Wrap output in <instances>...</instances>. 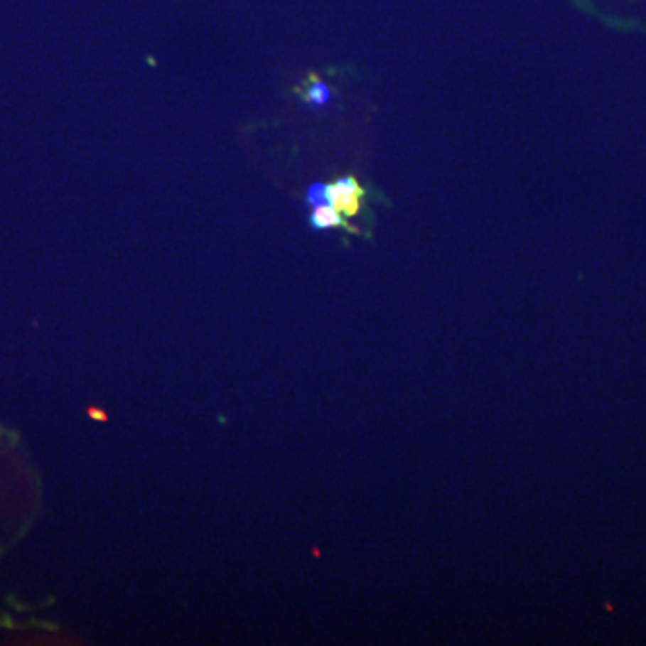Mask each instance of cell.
<instances>
[{"label": "cell", "instance_id": "obj_1", "mask_svg": "<svg viewBox=\"0 0 646 646\" xmlns=\"http://www.w3.org/2000/svg\"><path fill=\"white\" fill-rule=\"evenodd\" d=\"M365 194V189L359 185V182L354 176L338 178L333 185H329V198L330 205L336 208L345 217H354L357 215L361 208V196Z\"/></svg>", "mask_w": 646, "mask_h": 646}, {"label": "cell", "instance_id": "obj_2", "mask_svg": "<svg viewBox=\"0 0 646 646\" xmlns=\"http://www.w3.org/2000/svg\"><path fill=\"white\" fill-rule=\"evenodd\" d=\"M311 227L314 230H329V228L345 227L348 228L345 215L340 214L333 205H321V207L314 208V212L311 214Z\"/></svg>", "mask_w": 646, "mask_h": 646}, {"label": "cell", "instance_id": "obj_3", "mask_svg": "<svg viewBox=\"0 0 646 646\" xmlns=\"http://www.w3.org/2000/svg\"><path fill=\"white\" fill-rule=\"evenodd\" d=\"M306 99L309 104L313 106H323L329 102L330 99V90L323 81L318 80L316 76L311 77V87L307 88L306 92Z\"/></svg>", "mask_w": 646, "mask_h": 646}, {"label": "cell", "instance_id": "obj_4", "mask_svg": "<svg viewBox=\"0 0 646 646\" xmlns=\"http://www.w3.org/2000/svg\"><path fill=\"white\" fill-rule=\"evenodd\" d=\"M306 201H307V205H311V207H314V208L321 207V205H330L329 185H323V183H313V185L307 189Z\"/></svg>", "mask_w": 646, "mask_h": 646}, {"label": "cell", "instance_id": "obj_5", "mask_svg": "<svg viewBox=\"0 0 646 646\" xmlns=\"http://www.w3.org/2000/svg\"><path fill=\"white\" fill-rule=\"evenodd\" d=\"M88 416H90V419H94V420H101V422H106V420H108L106 413L102 411V409H97V408L88 409Z\"/></svg>", "mask_w": 646, "mask_h": 646}]
</instances>
